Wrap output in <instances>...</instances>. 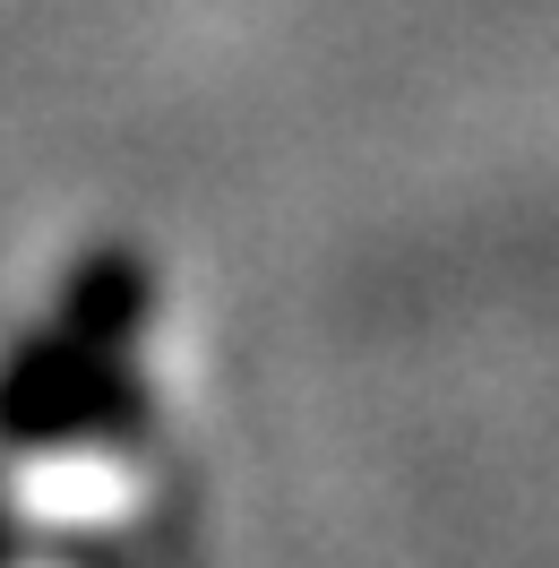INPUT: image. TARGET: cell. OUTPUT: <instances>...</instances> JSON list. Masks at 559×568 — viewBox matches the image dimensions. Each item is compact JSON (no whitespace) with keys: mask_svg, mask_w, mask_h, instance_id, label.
<instances>
[{"mask_svg":"<svg viewBox=\"0 0 559 568\" xmlns=\"http://www.w3.org/2000/svg\"><path fill=\"white\" fill-rule=\"evenodd\" d=\"M155 430V396L139 354L95 345L78 327L43 320L0 362V448L9 457H130Z\"/></svg>","mask_w":559,"mask_h":568,"instance_id":"cell-1","label":"cell"},{"mask_svg":"<svg viewBox=\"0 0 559 568\" xmlns=\"http://www.w3.org/2000/svg\"><path fill=\"white\" fill-rule=\"evenodd\" d=\"M52 320L78 327V336H95V345L139 354L146 320H155V267H146V250H130V242L78 250L70 276H61V293H52Z\"/></svg>","mask_w":559,"mask_h":568,"instance_id":"cell-2","label":"cell"},{"mask_svg":"<svg viewBox=\"0 0 559 568\" xmlns=\"http://www.w3.org/2000/svg\"><path fill=\"white\" fill-rule=\"evenodd\" d=\"M35 560V542H27V526L9 517V499H0V568H27Z\"/></svg>","mask_w":559,"mask_h":568,"instance_id":"cell-3","label":"cell"}]
</instances>
